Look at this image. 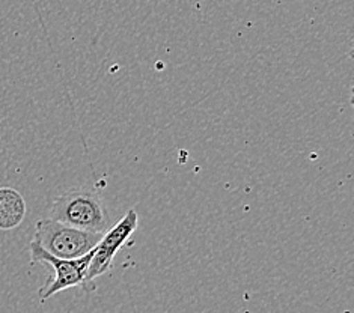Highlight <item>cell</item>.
<instances>
[{"instance_id": "obj_5", "label": "cell", "mask_w": 354, "mask_h": 313, "mask_svg": "<svg viewBox=\"0 0 354 313\" xmlns=\"http://www.w3.org/2000/svg\"><path fill=\"white\" fill-rule=\"evenodd\" d=\"M26 200L15 189H0V231L19 227L26 217Z\"/></svg>"}, {"instance_id": "obj_4", "label": "cell", "mask_w": 354, "mask_h": 313, "mask_svg": "<svg viewBox=\"0 0 354 313\" xmlns=\"http://www.w3.org/2000/svg\"><path fill=\"white\" fill-rule=\"evenodd\" d=\"M139 225L138 211L131 208L127 211L120 222L109 229L101 236L100 243L95 245L94 255H92L89 269H88V282L91 286L97 287L95 278L109 273L112 269L113 259L116 253L121 250L122 245L127 243L131 235L136 232Z\"/></svg>"}, {"instance_id": "obj_2", "label": "cell", "mask_w": 354, "mask_h": 313, "mask_svg": "<svg viewBox=\"0 0 354 313\" xmlns=\"http://www.w3.org/2000/svg\"><path fill=\"white\" fill-rule=\"evenodd\" d=\"M29 252L32 264H46L55 272V276L50 277L47 283L39 287L38 295L41 301H46L57 292L66 291L75 286H82L86 292L95 291V287L91 286L88 282V269L92 255H94V250H91L85 256L77 259H61L50 255V253L41 249L32 240V243L29 244Z\"/></svg>"}, {"instance_id": "obj_1", "label": "cell", "mask_w": 354, "mask_h": 313, "mask_svg": "<svg viewBox=\"0 0 354 313\" xmlns=\"http://www.w3.org/2000/svg\"><path fill=\"white\" fill-rule=\"evenodd\" d=\"M50 218L94 234H104L111 227L104 200L92 189H70L59 194L50 209Z\"/></svg>"}, {"instance_id": "obj_3", "label": "cell", "mask_w": 354, "mask_h": 313, "mask_svg": "<svg viewBox=\"0 0 354 313\" xmlns=\"http://www.w3.org/2000/svg\"><path fill=\"white\" fill-rule=\"evenodd\" d=\"M101 236L103 234L75 229L73 226L47 217L37 222L33 241L56 258L77 259L94 250Z\"/></svg>"}]
</instances>
